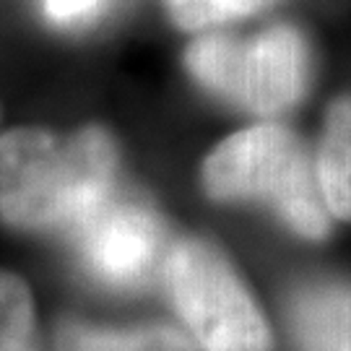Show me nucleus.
Here are the masks:
<instances>
[{
    "instance_id": "obj_9",
    "label": "nucleus",
    "mask_w": 351,
    "mask_h": 351,
    "mask_svg": "<svg viewBox=\"0 0 351 351\" xmlns=\"http://www.w3.org/2000/svg\"><path fill=\"white\" fill-rule=\"evenodd\" d=\"M294 0H162L167 19L185 34L252 24L271 13L287 11Z\"/></svg>"
},
{
    "instance_id": "obj_5",
    "label": "nucleus",
    "mask_w": 351,
    "mask_h": 351,
    "mask_svg": "<svg viewBox=\"0 0 351 351\" xmlns=\"http://www.w3.org/2000/svg\"><path fill=\"white\" fill-rule=\"evenodd\" d=\"M68 234L88 274L120 291L149 287L164 271L172 247L162 216L123 190Z\"/></svg>"
},
{
    "instance_id": "obj_8",
    "label": "nucleus",
    "mask_w": 351,
    "mask_h": 351,
    "mask_svg": "<svg viewBox=\"0 0 351 351\" xmlns=\"http://www.w3.org/2000/svg\"><path fill=\"white\" fill-rule=\"evenodd\" d=\"M58 351H198L175 328L151 326L133 330H104L81 323H65L58 333Z\"/></svg>"
},
{
    "instance_id": "obj_3",
    "label": "nucleus",
    "mask_w": 351,
    "mask_h": 351,
    "mask_svg": "<svg viewBox=\"0 0 351 351\" xmlns=\"http://www.w3.org/2000/svg\"><path fill=\"white\" fill-rule=\"evenodd\" d=\"M201 185L211 201L265 206L307 242H323L333 229L313 141L287 120H252L219 141L201 164Z\"/></svg>"
},
{
    "instance_id": "obj_7",
    "label": "nucleus",
    "mask_w": 351,
    "mask_h": 351,
    "mask_svg": "<svg viewBox=\"0 0 351 351\" xmlns=\"http://www.w3.org/2000/svg\"><path fill=\"white\" fill-rule=\"evenodd\" d=\"M291 333L300 351H351V289L315 284L291 302Z\"/></svg>"
},
{
    "instance_id": "obj_2",
    "label": "nucleus",
    "mask_w": 351,
    "mask_h": 351,
    "mask_svg": "<svg viewBox=\"0 0 351 351\" xmlns=\"http://www.w3.org/2000/svg\"><path fill=\"white\" fill-rule=\"evenodd\" d=\"M120 154L110 130L73 136L19 128L0 136V216L19 229L75 226L120 193Z\"/></svg>"
},
{
    "instance_id": "obj_4",
    "label": "nucleus",
    "mask_w": 351,
    "mask_h": 351,
    "mask_svg": "<svg viewBox=\"0 0 351 351\" xmlns=\"http://www.w3.org/2000/svg\"><path fill=\"white\" fill-rule=\"evenodd\" d=\"M162 278L203 351H271V330L237 271L203 239L175 242Z\"/></svg>"
},
{
    "instance_id": "obj_1",
    "label": "nucleus",
    "mask_w": 351,
    "mask_h": 351,
    "mask_svg": "<svg viewBox=\"0 0 351 351\" xmlns=\"http://www.w3.org/2000/svg\"><path fill=\"white\" fill-rule=\"evenodd\" d=\"M323 65L317 32L291 8L252 24L198 32L182 50L190 81L252 120H287L304 107Z\"/></svg>"
},
{
    "instance_id": "obj_6",
    "label": "nucleus",
    "mask_w": 351,
    "mask_h": 351,
    "mask_svg": "<svg viewBox=\"0 0 351 351\" xmlns=\"http://www.w3.org/2000/svg\"><path fill=\"white\" fill-rule=\"evenodd\" d=\"M315 169L333 221L351 224V86L333 91L313 141Z\"/></svg>"
},
{
    "instance_id": "obj_10",
    "label": "nucleus",
    "mask_w": 351,
    "mask_h": 351,
    "mask_svg": "<svg viewBox=\"0 0 351 351\" xmlns=\"http://www.w3.org/2000/svg\"><path fill=\"white\" fill-rule=\"evenodd\" d=\"M0 351H37L34 307L26 284L0 271Z\"/></svg>"
},
{
    "instance_id": "obj_11",
    "label": "nucleus",
    "mask_w": 351,
    "mask_h": 351,
    "mask_svg": "<svg viewBox=\"0 0 351 351\" xmlns=\"http://www.w3.org/2000/svg\"><path fill=\"white\" fill-rule=\"evenodd\" d=\"M47 13L58 24H86L107 8L110 0H45Z\"/></svg>"
}]
</instances>
